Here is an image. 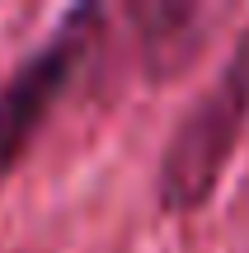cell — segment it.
Returning <instances> with one entry per match:
<instances>
[{
  "mask_svg": "<svg viewBox=\"0 0 249 253\" xmlns=\"http://www.w3.org/2000/svg\"><path fill=\"white\" fill-rule=\"evenodd\" d=\"M245 118H249V38L221 71V80L198 99V108L179 126V136L169 141L160 183H165V197L174 207H193L216 188L235 141H240Z\"/></svg>",
  "mask_w": 249,
  "mask_h": 253,
  "instance_id": "6da1fadb",
  "label": "cell"
},
{
  "mask_svg": "<svg viewBox=\"0 0 249 253\" xmlns=\"http://www.w3.org/2000/svg\"><path fill=\"white\" fill-rule=\"evenodd\" d=\"M85 24H90V14L71 19V28L56 33L52 42L9 80V89L0 94V169L19 155V145L28 141V131H33L38 118L47 113V103L56 99V89L66 84V75H71L75 56H80V47H85Z\"/></svg>",
  "mask_w": 249,
  "mask_h": 253,
  "instance_id": "7a4b0ae2",
  "label": "cell"
}]
</instances>
